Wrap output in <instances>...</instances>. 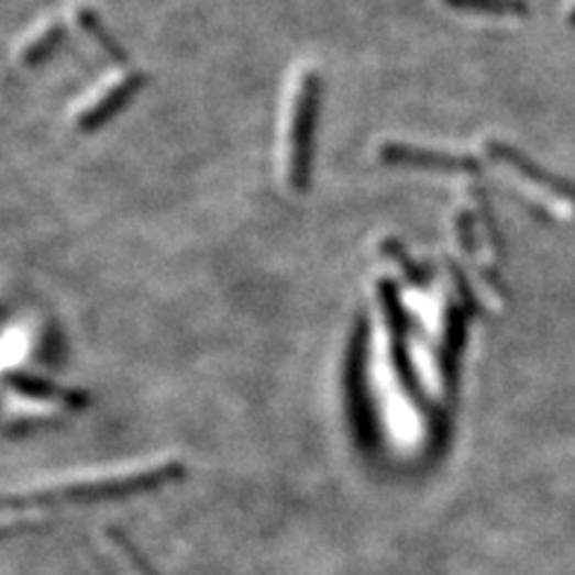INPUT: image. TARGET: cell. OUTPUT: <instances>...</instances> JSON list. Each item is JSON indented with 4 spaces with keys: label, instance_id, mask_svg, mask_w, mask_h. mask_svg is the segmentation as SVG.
Here are the masks:
<instances>
[{
    "label": "cell",
    "instance_id": "1",
    "mask_svg": "<svg viewBox=\"0 0 575 575\" xmlns=\"http://www.w3.org/2000/svg\"><path fill=\"white\" fill-rule=\"evenodd\" d=\"M319 79L317 73L305 68L296 75L286 103L284 128V173L292 190H302L310 183V152L317 120Z\"/></svg>",
    "mask_w": 575,
    "mask_h": 575
},
{
    "label": "cell",
    "instance_id": "2",
    "mask_svg": "<svg viewBox=\"0 0 575 575\" xmlns=\"http://www.w3.org/2000/svg\"><path fill=\"white\" fill-rule=\"evenodd\" d=\"M140 82V73H118L111 79H106L103 85H99L79 103V109L75 111V123L82 130L101 125L106 118H111L130 99L132 91H137Z\"/></svg>",
    "mask_w": 575,
    "mask_h": 575
},
{
    "label": "cell",
    "instance_id": "3",
    "mask_svg": "<svg viewBox=\"0 0 575 575\" xmlns=\"http://www.w3.org/2000/svg\"><path fill=\"white\" fill-rule=\"evenodd\" d=\"M487 154H489L491 162H497L504 168L511 170L516 178H520V183H526L530 187V190H538L540 195L554 197L556 202L575 204V190H573V187H568L566 183H561L559 178H552L550 173H544L542 168L532 166L526 156H520L518 152H513L511 146H506L501 142H489L487 144Z\"/></svg>",
    "mask_w": 575,
    "mask_h": 575
},
{
    "label": "cell",
    "instance_id": "4",
    "mask_svg": "<svg viewBox=\"0 0 575 575\" xmlns=\"http://www.w3.org/2000/svg\"><path fill=\"white\" fill-rule=\"evenodd\" d=\"M382 162L398 164V166H412V168H427V170H473L475 168V164L465 162V158L420 150V146L398 144V142H389L382 146Z\"/></svg>",
    "mask_w": 575,
    "mask_h": 575
},
{
    "label": "cell",
    "instance_id": "5",
    "mask_svg": "<svg viewBox=\"0 0 575 575\" xmlns=\"http://www.w3.org/2000/svg\"><path fill=\"white\" fill-rule=\"evenodd\" d=\"M58 36H60V24H58L56 20L38 24L36 30H32L30 34L24 36L22 46L18 48V60H20V63H36V60H42V58L46 56V53H48L53 46H56Z\"/></svg>",
    "mask_w": 575,
    "mask_h": 575
},
{
    "label": "cell",
    "instance_id": "6",
    "mask_svg": "<svg viewBox=\"0 0 575 575\" xmlns=\"http://www.w3.org/2000/svg\"><path fill=\"white\" fill-rule=\"evenodd\" d=\"M73 15H75V24L79 26V30H82V34L89 38V42L93 46H99L101 53H106V56H109L111 60H123V51L118 48V44L113 42V38L103 32V26L99 24V18H93V12L85 5H79L73 10Z\"/></svg>",
    "mask_w": 575,
    "mask_h": 575
},
{
    "label": "cell",
    "instance_id": "7",
    "mask_svg": "<svg viewBox=\"0 0 575 575\" xmlns=\"http://www.w3.org/2000/svg\"><path fill=\"white\" fill-rule=\"evenodd\" d=\"M449 5L473 12H487V15H520L526 12V0H446Z\"/></svg>",
    "mask_w": 575,
    "mask_h": 575
},
{
    "label": "cell",
    "instance_id": "8",
    "mask_svg": "<svg viewBox=\"0 0 575 575\" xmlns=\"http://www.w3.org/2000/svg\"><path fill=\"white\" fill-rule=\"evenodd\" d=\"M571 24H575V10L571 12Z\"/></svg>",
    "mask_w": 575,
    "mask_h": 575
}]
</instances>
